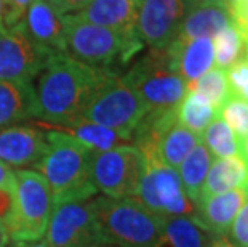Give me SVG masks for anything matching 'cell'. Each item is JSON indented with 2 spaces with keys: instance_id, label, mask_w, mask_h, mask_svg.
Wrapping results in <instances>:
<instances>
[{
  "instance_id": "cell-1",
  "label": "cell",
  "mask_w": 248,
  "mask_h": 247,
  "mask_svg": "<svg viewBox=\"0 0 248 247\" xmlns=\"http://www.w3.org/2000/svg\"><path fill=\"white\" fill-rule=\"evenodd\" d=\"M108 67H94L55 51L34 85V119L55 129L80 119Z\"/></svg>"
},
{
  "instance_id": "cell-2",
  "label": "cell",
  "mask_w": 248,
  "mask_h": 247,
  "mask_svg": "<svg viewBox=\"0 0 248 247\" xmlns=\"http://www.w3.org/2000/svg\"><path fill=\"white\" fill-rule=\"evenodd\" d=\"M46 151L35 167L48 183L55 207L96 196L92 164L96 151L61 130L46 132Z\"/></svg>"
},
{
  "instance_id": "cell-3",
  "label": "cell",
  "mask_w": 248,
  "mask_h": 247,
  "mask_svg": "<svg viewBox=\"0 0 248 247\" xmlns=\"http://www.w3.org/2000/svg\"><path fill=\"white\" fill-rule=\"evenodd\" d=\"M101 244L112 247H155L162 231V215L136 198H92Z\"/></svg>"
},
{
  "instance_id": "cell-4",
  "label": "cell",
  "mask_w": 248,
  "mask_h": 247,
  "mask_svg": "<svg viewBox=\"0 0 248 247\" xmlns=\"http://www.w3.org/2000/svg\"><path fill=\"white\" fill-rule=\"evenodd\" d=\"M64 23V51L74 60L94 67H108L112 65L126 66L142 50L140 34L125 35L117 31L94 26L80 21L74 15L62 16Z\"/></svg>"
},
{
  "instance_id": "cell-5",
  "label": "cell",
  "mask_w": 248,
  "mask_h": 247,
  "mask_svg": "<svg viewBox=\"0 0 248 247\" xmlns=\"http://www.w3.org/2000/svg\"><path fill=\"white\" fill-rule=\"evenodd\" d=\"M147 108L124 76L109 69L90 98L82 119L104 125L133 140V133Z\"/></svg>"
},
{
  "instance_id": "cell-6",
  "label": "cell",
  "mask_w": 248,
  "mask_h": 247,
  "mask_svg": "<svg viewBox=\"0 0 248 247\" xmlns=\"http://www.w3.org/2000/svg\"><path fill=\"white\" fill-rule=\"evenodd\" d=\"M147 111H173L187 93V82L170 67L165 49H151L124 76Z\"/></svg>"
},
{
  "instance_id": "cell-7",
  "label": "cell",
  "mask_w": 248,
  "mask_h": 247,
  "mask_svg": "<svg viewBox=\"0 0 248 247\" xmlns=\"http://www.w3.org/2000/svg\"><path fill=\"white\" fill-rule=\"evenodd\" d=\"M15 212L10 238L15 241L42 239L55 210L53 194L39 172L18 170L15 173Z\"/></svg>"
},
{
  "instance_id": "cell-8",
  "label": "cell",
  "mask_w": 248,
  "mask_h": 247,
  "mask_svg": "<svg viewBox=\"0 0 248 247\" xmlns=\"http://www.w3.org/2000/svg\"><path fill=\"white\" fill-rule=\"evenodd\" d=\"M144 173L136 199L159 215H195V206L184 191L176 169L165 164L157 152H146Z\"/></svg>"
},
{
  "instance_id": "cell-9",
  "label": "cell",
  "mask_w": 248,
  "mask_h": 247,
  "mask_svg": "<svg viewBox=\"0 0 248 247\" xmlns=\"http://www.w3.org/2000/svg\"><path fill=\"white\" fill-rule=\"evenodd\" d=\"M142 173L144 156L135 145L99 151L93 157V185L98 193L110 199L135 198Z\"/></svg>"
},
{
  "instance_id": "cell-10",
  "label": "cell",
  "mask_w": 248,
  "mask_h": 247,
  "mask_svg": "<svg viewBox=\"0 0 248 247\" xmlns=\"http://www.w3.org/2000/svg\"><path fill=\"white\" fill-rule=\"evenodd\" d=\"M55 51L37 45L26 33L23 21L0 28V81L32 83Z\"/></svg>"
},
{
  "instance_id": "cell-11",
  "label": "cell",
  "mask_w": 248,
  "mask_h": 247,
  "mask_svg": "<svg viewBox=\"0 0 248 247\" xmlns=\"http://www.w3.org/2000/svg\"><path fill=\"white\" fill-rule=\"evenodd\" d=\"M45 241L50 247H96L101 244L92 199L56 206Z\"/></svg>"
},
{
  "instance_id": "cell-12",
  "label": "cell",
  "mask_w": 248,
  "mask_h": 247,
  "mask_svg": "<svg viewBox=\"0 0 248 247\" xmlns=\"http://www.w3.org/2000/svg\"><path fill=\"white\" fill-rule=\"evenodd\" d=\"M191 8L189 0H141L136 28L142 42L151 49H167Z\"/></svg>"
},
{
  "instance_id": "cell-13",
  "label": "cell",
  "mask_w": 248,
  "mask_h": 247,
  "mask_svg": "<svg viewBox=\"0 0 248 247\" xmlns=\"http://www.w3.org/2000/svg\"><path fill=\"white\" fill-rule=\"evenodd\" d=\"M48 141L46 132L32 125H10L0 129V161L13 167L37 165Z\"/></svg>"
},
{
  "instance_id": "cell-14",
  "label": "cell",
  "mask_w": 248,
  "mask_h": 247,
  "mask_svg": "<svg viewBox=\"0 0 248 247\" xmlns=\"http://www.w3.org/2000/svg\"><path fill=\"white\" fill-rule=\"evenodd\" d=\"M170 67L187 83L197 81L215 65L213 40L208 37L179 39L176 37L167 47Z\"/></svg>"
},
{
  "instance_id": "cell-15",
  "label": "cell",
  "mask_w": 248,
  "mask_h": 247,
  "mask_svg": "<svg viewBox=\"0 0 248 247\" xmlns=\"http://www.w3.org/2000/svg\"><path fill=\"white\" fill-rule=\"evenodd\" d=\"M140 3L141 0H90L87 7L74 13V16L120 34L135 35L140 34L136 28Z\"/></svg>"
},
{
  "instance_id": "cell-16",
  "label": "cell",
  "mask_w": 248,
  "mask_h": 247,
  "mask_svg": "<svg viewBox=\"0 0 248 247\" xmlns=\"http://www.w3.org/2000/svg\"><path fill=\"white\" fill-rule=\"evenodd\" d=\"M247 199L248 196L244 188L212 194L197 204L194 218L210 233L226 236Z\"/></svg>"
},
{
  "instance_id": "cell-17",
  "label": "cell",
  "mask_w": 248,
  "mask_h": 247,
  "mask_svg": "<svg viewBox=\"0 0 248 247\" xmlns=\"http://www.w3.org/2000/svg\"><path fill=\"white\" fill-rule=\"evenodd\" d=\"M26 33L37 45L51 51H64V23L46 0H34L23 19Z\"/></svg>"
},
{
  "instance_id": "cell-18",
  "label": "cell",
  "mask_w": 248,
  "mask_h": 247,
  "mask_svg": "<svg viewBox=\"0 0 248 247\" xmlns=\"http://www.w3.org/2000/svg\"><path fill=\"white\" fill-rule=\"evenodd\" d=\"M213 233L189 215H162V231L155 247H210Z\"/></svg>"
},
{
  "instance_id": "cell-19",
  "label": "cell",
  "mask_w": 248,
  "mask_h": 247,
  "mask_svg": "<svg viewBox=\"0 0 248 247\" xmlns=\"http://www.w3.org/2000/svg\"><path fill=\"white\" fill-rule=\"evenodd\" d=\"M231 24H234V21L226 5H200L191 8L184 16L178 37L212 39Z\"/></svg>"
},
{
  "instance_id": "cell-20",
  "label": "cell",
  "mask_w": 248,
  "mask_h": 247,
  "mask_svg": "<svg viewBox=\"0 0 248 247\" xmlns=\"http://www.w3.org/2000/svg\"><path fill=\"white\" fill-rule=\"evenodd\" d=\"M34 117V85L0 81V129Z\"/></svg>"
},
{
  "instance_id": "cell-21",
  "label": "cell",
  "mask_w": 248,
  "mask_h": 247,
  "mask_svg": "<svg viewBox=\"0 0 248 247\" xmlns=\"http://www.w3.org/2000/svg\"><path fill=\"white\" fill-rule=\"evenodd\" d=\"M248 177V162L240 154L229 157H216L212 162L205 180L202 199L212 194L244 188ZM200 199V201H202Z\"/></svg>"
},
{
  "instance_id": "cell-22",
  "label": "cell",
  "mask_w": 248,
  "mask_h": 247,
  "mask_svg": "<svg viewBox=\"0 0 248 247\" xmlns=\"http://www.w3.org/2000/svg\"><path fill=\"white\" fill-rule=\"evenodd\" d=\"M213 162V154L202 141L189 152L181 164H179V177H181L184 191L191 202L197 207V204L202 199V191L205 180H207L210 165Z\"/></svg>"
},
{
  "instance_id": "cell-23",
  "label": "cell",
  "mask_w": 248,
  "mask_h": 247,
  "mask_svg": "<svg viewBox=\"0 0 248 247\" xmlns=\"http://www.w3.org/2000/svg\"><path fill=\"white\" fill-rule=\"evenodd\" d=\"M58 130L69 133L76 140L82 141L83 145H87L88 148H92L96 152L117 148V146L130 145V141H131V138L115 132L112 129H108V127H104V125L90 122V120H85L82 117L64 125V127H60Z\"/></svg>"
},
{
  "instance_id": "cell-24",
  "label": "cell",
  "mask_w": 248,
  "mask_h": 247,
  "mask_svg": "<svg viewBox=\"0 0 248 247\" xmlns=\"http://www.w3.org/2000/svg\"><path fill=\"white\" fill-rule=\"evenodd\" d=\"M202 136L191 132L176 120L173 122L157 145V154L173 169H178L186 156L200 143Z\"/></svg>"
},
{
  "instance_id": "cell-25",
  "label": "cell",
  "mask_w": 248,
  "mask_h": 247,
  "mask_svg": "<svg viewBox=\"0 0 248 247\" xmlns=\"http://www.w3.org/2000/svg\"><path fill=\"white\" fill-rule=\"evenodd\" d=\"M176 117L181 125L202 136L205 129L218 117V109L213 108L200 93L187 92L176 109Z\"/></svg>"
},
{
  "instance_id": "cell-26",
  "label": "cell",
  "mask_w": 248,
  "mask_h": 247,
  "mask_svg": "<svg viewBox=\"0 0 248 247\" xmlns=\"http://www.w3.org/2000/svg\"><path fill=\"white\" fill-rule=\"evenodd\" d=\"M215 65L219 69L229 67L242 58H245V37L234 24L228 26L215 35Z\"/></svg>"
},
{
  "instance_id": "cell-27",
  "label": "cell",
  "mask_w": 248,
  "mask_h": 247,
  "mask_svg": "<svg viewBox=\"0 0 248 247\" xmlns=\"http://www.w3.org/2000/svg\"><path fill=\"white\" fill-rule=\"evenodd\" d=\"M202 135H203V145L207 146L213 156L229 157V156L240 154L239 136L232 132V129L219 115L205 129V132Z\"/></svg>"
},
{
  "instance_id": "cell-28",
  "label": "cell",
  "mask_w": 248,
  "mask_h": 247,
  "mask_svg": "<svg viewBox=\"0 0 248 247\" xmlns=\"http://www.w3.org/2000/svg\"><path fill=\"white\" fill-rule=\"evenodd\" d=\"M187 92H197L210 101L213 108L219 109L224 101L231 97L228 77L226 71L219 67H212L208 72H205L197 81L187 83Z\"/></svg>"
},
{
  "instance_id": "cell-29",
  "label": "cell",
  "mask_w": 248,
  "mask_h": 247,
  "mask_svg": "<svg viewBox=\"0 0 248 247\" xmlns=\"http://www.w3.org/2000/svg\"><path fill=\"white\" fill-rule=\"evenodd\" d=\"M218 115L239 136V140L248 135V103L245 99L231 95L218 109Z\"/></svg>"
},
{
  "instance_id": "cell-30",
  "label": "cell",
  "mask_w": 248,
  "mask_h": 247,
  "mask_svg": "<svg viewBox=\"0 0 248 247\" xmlns=\"http://www.w3.org/2000/svg\"><path fill=\"white\" fill-rule=\"evenodd\" d=\"M235 246L239 247H248V199L242 206L239 214L235 215L234 222L226 234Z\"/></svg>"
},
{
  "instance_id": "cell-31",
  "label": "cell",
  "mask_w": 248,
  "mask_h": 247,
  "mask_svg": "<svg viewBox=\"0 0 248 247\" xmlns=\"http://www.w3.org/2000/svg\"><path fill=\"white\" fill-rule=\"evenodd\" d=\"M226 77H228L231 95L239 97L248 83V60L247 58H242V60L234 63L228 69V72H226Z\"/></svg>"
},
{
  "instance_id": "cell-32",
  "label": "cell",
  "mask_w": 248,
  "mask_h": 247,
  "mask_svg": "<svg viewBox=\"0 0 248 247\" xmlns=\"http://www.w3.org/2000/svg\"><path fill=\"white\" fill-rule=\"evenodd\" d=\"M3 2V28H13L24 19L29 5L34 0H2Z\"/></svg>"
},
{
  "instance_id": "cell-33",
  "label": "cell",
  "mask_w": 248,
  "mask_h": 247,
  "mask_svg": "<svg viewBox=\"0 0 248 247\" xmlns=\"http://www.w3.org/2000/svg\"><path fill=\"white\" fill-rule=\"evenodd\" d=\"M15 190H3L0 188V222L7 230L12 227L13 212H15Z\"/></svg>"
},
{
  "instance_id": "cell-34",
  "label": "cell",
  "mask_w": 248,
  "mask_h": 247,
  "mask_svg": "<svg viewBox=\"0 0 248 247\" xmlns=\"http://www.w3.org/2000/svg\"><path fill=\"white\" fill-rule=\"evenodd\" d=\"M51 8L60 15V16H66V15H74L80 12L83 7H87L90 0H46Z\"/></svg>"
},
{
  "instance_id": "cell-35",
  "label": "cell",
  "mask_w": 248,
  "mask_h": 247,
  "mask_svg": "<svg viewBox=\"0 0 248 247\" xmlns=\"http://www.w3.org/2000/svg\"><path fill=\"white\" fill-rule=\"evenodd\" d=\"M231 15H232V21H234V26L240 31L242 35H245L248 33V0L240 3L239 7L232 8Z\"/></svg>"
},
{
  "instance_id": "cell-36",
  "label": "cell",
  "mask_w": 248,
  "mask_h": 247,
  "mask_svg": "<svg viewBox=\"0 0 248 247\" xmlns=\"http://www.w3.org/2000/svg\"><path fill=\"white\" fill-rule=\"evenodd\" d=\"M0 188L3 190H15V173L8 164L0 161Z\"/></svg>"
},
{
  "instance_id": "cell-37",
  "label": "cell",
  "mask_w": 248,
  "mask_h": 247,
  "mask_svg": "<svg viewBox=\"0 0 248 247\" xmlns=\"http://www.w3.org/2000/svg\"><path fill=\"white\" fill-rule=\"evenodd\" d=\"M8 247H50V246L44 238H42L37 241H15V243Z\"/></svg>"
},
{
  "instance_id": "cell-38",
  "label": "cell",
  "mask_w": 248,
  "mask_h": 247,
  "mask_svg": "<svg viewBox=\"0 0 248 247\" xmlns=\"http://www.w3.org/2000/svg\"><path fill=\"white\" fill-rule=\"evenodd\" d=\"M210 247H239V246H235L232 241H229L228 236L215 234L212 243H210Z\"/></svg>"
},
{
  "instance_id": "cell-39",
  "label": "cell",
  "mask_w": 248,
  "mask_h": 247,
  "mask_svg": "<svg viewBox=\"0 0 248 247\" xmlns=\"http://www.w3.org/2000/svg\"><path fill=\"white\" fill-rule=\"evenodd\" d=\"M191 7H200V5H226V0H189ZM228 7V5H226Z\"/></svg>"
},
{
  "instance_id": "cell-40",
  "label": "cell",
  "mask_w": 248,
  "mask_h": 247,
  "mask_svg": "<svg viewBox=\"0 0 248 247\" xmlns=\"http://www.w3.org/2000/svg\"><path fill=\"white\" fill-rule=\"evenodd\" d=\"M10 234H8V230L7 227L0 222V247H8L10 244Z\"/></svg>"
},
{
  "instance_id": "cell-41",
  "label": "cell",
  "mask_w": 248,
  "mask_h": 247,
  "mask_svg": "<svg viewBox=\"0 0 248 247\" xmlns=\"http://www.w3.org/2000/svg\"><path fill=\"white\" fill-rule=\"evenodd\" d=\"M239 145H240V156L248 162V135L239 140Z\"/></svg>"
},
{
  "instance_id": "cell-42",
  "label": "cell",
  "mask_w": 248,
  "mask_h": 247,
  "mask_svg": "<svg viewBox=\"0 0 248 247\" xmlns=\"http://www.w3.org/2000/svg\"><path fill=\"white\" fill-rule=\"evenodd\" d=\"M245 0H226V5H228V8H229V12L232 8H235V7H239L240 3H244Z\"/></svg>"
},
{
  "instance_id": "cell-43",
  "label": "cell",
  "mask_w": 248,
  "mask_h": 247,
  "mask_svg": "<svg viewBox=\"0 0 248 247\" xmlns=\"http://www.w3.org/2000/svg\"><path fill=\"white\" fill-rule=\"evenodd\" d=\"M239 97H240L242 99H245V101L248 103V83L245 85V88H244V90H242V93H240Z\"/></svg>"
},
{
  "instance_id": "cell-44",
  "label": "cell",
  "mask_w": 248,
  "mask_h": 247,
  "mask_svg": "<svg viewBox=\"0 0 248 247\" xmlns=\"http://www.w3.org/2000/svg\"><path fill=\"white\" fill-rule=\"evenodd\" d=\"M0 28H3V2L0 0Z\"/></svg>"
},
{
  "instance_id": "cell-45",
  "label": "cell",
  "mask_w": 248,
  "mask_h": 247,
  "mask_svg": "<svg viewBox=\"0 0 248 247\" xmlns=\"http://www.w3.org/2000/svg\"><path fill=\"white\" fill-rule=\"evenodd\" d=\"M245 58L248 60V39H245Z\"/></svg>"
},
{
  "instance_id": "cell-46",
  "label": "cell",
  "mask_w": 248,
  "mask_h": 247,
  "mask_svg": "<svg viewBox=\"0 0 248 247\" xmlns=\"http://www.w3.org/2000/svg\"><path fill=\"white\" fill-rule=\"evenodd\" d=\"M244 190H245L247 196H248V177H247V181H245V185H244Z\"/></svg>"
},
{
  "instance_id": "cell-47",
  "label": "cell",
  "mask_w": 248,
  "mask_h": 247,
  "mask_svg": "<svg viewBox=\"0 0 248 247\" xmlns=\"http://www.w3.org/2000/svg\"><path fill=\"white\" fill-rule=\"evenodd\" d=\"M244 37H245V39H248V33H247V34L244 35Z\"/></svg>"
}]
</instances>
